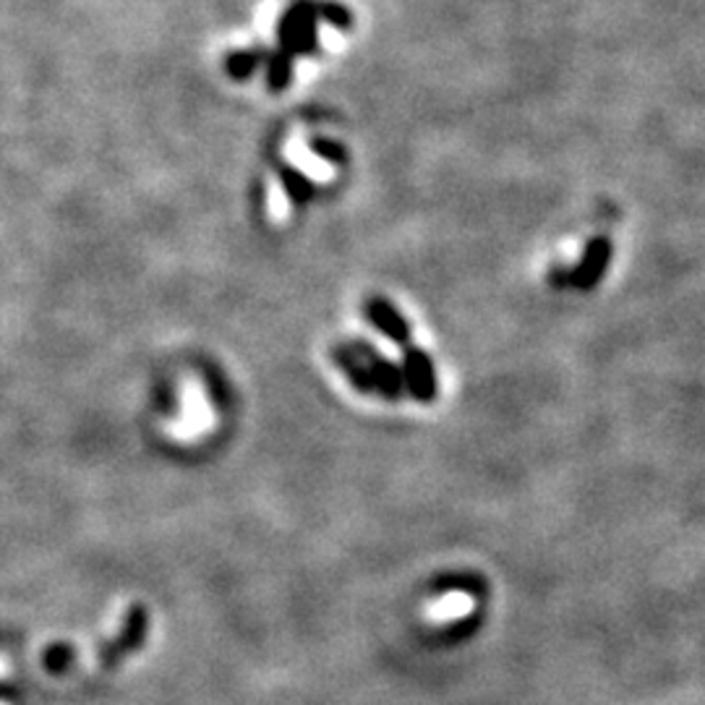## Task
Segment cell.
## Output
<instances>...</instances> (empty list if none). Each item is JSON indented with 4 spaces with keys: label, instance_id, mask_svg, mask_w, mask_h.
<instances>
[{
    "label": "cell",
    "instance_id": "cell-1",
    "mask_svg": "<svg viewBox=\"0 0 705 705\" xmlns=\"http://www.w3.org/2000/svg\"><path fill=\"white\" fill-rule=\"evenodd\" d=\"M147 627H149V614L141 604H133L129 614H126L121 633H118L112 641H108L102 645L100 651V664L105 669H112L123 662L126 656L137 654L147 637Z\"/></svg>",
    "mask_w": 705,
    "mask_h": 705
},
{
    "label": "cell",
    "instance_id": "cell-2",
    "mask_svg": "<svg viewBox=\"0 0 705 705\" xmlns=\"http://www.w3.org/2000/svg\"><path fill=\"white\" fill-rule=\"evenodd\" d=\"M285 157H288V162L296 165V168L301 170L306 178H311V181L321 183V181H332L335 178L332 165H329L327 160H321V157H317L314 152H309L298 133L296 137H290L288 147H285Z\"/></svg>",
    "mask_w": 705,
    "mask_h": 705
},
{
    "label": "cell",
    "instance_id": "cell-3",
    "mask_svg": "<svg viewBox=\"0 0 705 705\" xmlns=\"http://www.w3.org/2000/svg\"><path fill=\"white\" fill-rule=\"evenodd\" d=\"M474 596L465 594V590H453V594L441 596L439 602L429 604V609H426V617H429L431 622H449V619H460L465 617V614L474 612Z\"/></svg>",
    "mask_w": 705,
    "mask_h": 705
},
{
    "label": "cell",
    "instance_id": "cell-4",
    "mask_svg": "<svg viewBox=\"0 0 705 705\" xmlns=\"http://www.w3.org/2000/svg\"><path fill=\"white\" fill-rule=\"evenodd\" d=\"M609 251L612 246L609 241H594L590 244L588 254H585L583 259V267H580V275H577V282L580 285H590L594 280H598V275H602V269L606 267V261H609Z\"/></svg>",
    "mask_w": 705,
    "mask_h": 705
},
{
    "label": "cell",
    "instance_id": "cell-5",
    "mask_svg": "<svg viewBox=\"0 0 705 705\" xmlns=\"http://www.w3.org/2000/svg\"><path fill=\"white\" fill-rule=\"evenodd\" d=\"M369 317H371L374 325H377L381 332H387L389 337H393V340H403V337H405L403 319L397 317V311L389 304L371 301L369 304Z\"/></svg>",
    "mask_w": 705,
    "mask_h": 705
},
{
    "label": "cell",
    "instance_id": "cell-6",
    "mask_svg": "<svg viewBox=\"0 0 705 705\" xmlns=\"http://www.w3.org/2000/svg\"><path fill=\"white\" fill-rule=\"evenodd\" d=\"M73 658H77V651L69 643H52L42 654V666L50 674H66L73 664Z\"/></svg>",
    "mask_w": 705,
    "mask_h": 705
},
{
    "label": "cell",
    "instance_id": "cell-7",
    "mask_svg": "<svg viewBox=\"0 0 705 705\" xmlns=\"http://www.w3.org/2000/svg\"><path fill=\"white\" fill-rule=\"evenodd\" d=\"M267 207H269V215H272V220H285L288 217V193H285L282 183L280 181H269V191H267Z\"/></svg>",
    "mask_w": 705,
    "mask_h": 705
},
{
    "label": "cell",
    "instance_id": "cell-8",
    "mask_svg": "<svg viewBox=\"0 0 705 705\" xmlns=\"http://www.w3.org/2000/svg\"><path fill=\"white\" fill-rule=\"evenodd\" d=\"M319 40H321V44H325L327 50H332V52H340L342 48H345V42H342V37L335 32L332 27H319Z\"/></svg>",
    "mask_w": 705,
    "mask_h": 705
},
{
    "label": "cell",
    "instance_id": "cell-9",
    "mask_svg": "<svg viewBox=\"0 0 705 705\" xmlns=\"http://www.w3.org/2000/svg\"><path fill=\"white\" fill-rule=\"evenodd\" d=\"M325 13H327L329 19L335 21V24H340V27H348V24H350V13L345 11V9H340V6H327Z\"/></svg>",
    "mask_w": 705,
    "mask_h": 705
}]
</instances>
